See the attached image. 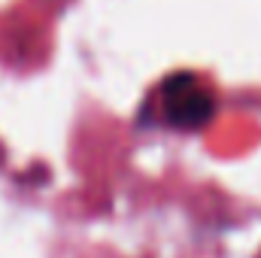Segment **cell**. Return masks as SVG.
<instances>
[{
  "label": "cell",
  "instance_id": "1",
  "mask_svg": "<svg viewBox=\"0 0 261 258\" xmlns=\"http://www.w3.org/2000/svg\"><path fill=\"white\" fill-rule=\"evenodd\" d=\"M161 110L173 128L197 131L216 113V94L195 73H170L161 82Z\"/></svg>",
  "mask_w": 261,
  "mask_h": 258
}]
</instances>
